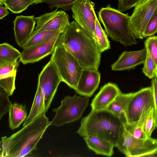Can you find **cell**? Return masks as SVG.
Returning <instances> with one entry per match:
<instances>
[{"label":"cell","instance_id":"6da1fadb","mask_svg":"<svg viewBox=\"0 0 157 157\" xmlns=\"http://www.w3.org/2000/svg\"><path fill=\"white\" fill-rule=\"evenodd\" d=\"M58 43L63 44L83 68L98 69L101 53L94 39L75 21L69 22Z\"/></svg>","mask_w":157,"mask_h":157},{"label":"cell","instance_id":"7a4b0ae2","mask_svg":"<svg viewBox=\"0 0 157 157\" xmlns=\"http://www.w3.org/2000/svg\"><path fill=\"white\" fill-rule=\"evenodd\" d=\"M44 113L10 137L2 138V157H21L36 149V146L50 122Z\"/></svg>","mask_w":157,"mask_h":157},{"label":"cell","instance_id":"3957f363","mask_svg":"<svg viewBox=\"0 0 157 157\" xmlns=\"http://www.w3.org/2000/svg\"><path fill=\"white\" fill-rule=\"evenodd\" d=\"M124 123L106 109H92L82 120L77 132L82 136L98 137L116 147L122 133Z\"/></svg>","mask_w":157,"mask_h":157},{"label":"cell","instance_id":"277c9868","mask_svg":"<svg viewBox=\"0 0 157 157\" xmlns=\"http://www.w3.org/2000/svg\"><path fill=\"white\" fill-rule=\"evenodd\" d=\"M108 36L124 46L136 44L130 22L128 13H124L112 7L110 4L101 9L98 13Z\"/></svg>","mask_w":157,"mask_h":157},{"label":"cell","instance_id":"5b68a950","mask_svg":"<svg viewBox=\"0 0 157 157\" xmlns=\"http://www.w3.org/2000/svg\"><path fill=\"white\" fill-rule=\"evenodd\" d=\"M50 59L54 63L62 81L75 90L83 69L78 60L63 44L59 43Z\"/></svg>","mask_w":157,"mask_h":157},{"label":"cell","instance_id":"8992f818","mask_svg":"<svg viewBox=\"0 0 157 157\" xmlns=\"http://www.w3.org/2000/svg\"><path fill=\"white\" fill-rule=\"evenodd\" d=\"M89 97H82L75 94L73 96H65L61 101V105L53 109L55 116L50 125L59 127L80 119L87 106Z\"/></svg>","mask_w":157,"mask_h":157},{"label":"cell","instance_id":"52a82bcc","mask_svg":"<svg viewBox=\"0 0 157 157\" xmlns=\"http://www.w3.org/2000/svg\"><path fill=\"white\" fill-rule=\"evenodd\" d=\"M116 147L127 157H148L157 149V139L151 137L145 139L136 138L124 126Z\"/></svg>","mask_w":157,"mask_h":157},{"label":"cell","instance_id":"ba28073f","mask_svg":"<svg viewBox=\"0 0 157 157\" xmlns=\"http://www.w3.org/2000/svg\"><path fill=\"white\" fill-rule=\"evenodd\" d=\"M153 107L154 103L151 86L134 92L125 113V123L129 124L137 123L142 115Z\"/></svg>","mask_w":157,"mask_h":157},{"label":"cell","instance_id":"9c48e42d","mask_svg":"<svg viewBox=\"0 0 157 157\" xmlns=\"http://www.w3.org/2000/svg\"><path fill=\"white\" fill-rule=\"evenodd\" d=\"M62 82L57 69L51 59L38 75L37 86L44 96L46 112L49 108L60 83Z\"/></svg>","mask_w":157,"mask_h":157},{"label":"cell","instance_id":"30bf717a","mask_svg":"<svg viewBox=\"0 0 157 157\" xmlns=\"http://www.w3.org/2000/svg\"><path fill=\"white\" fill-rule=\"evenodd\" d=\"M157 12V0H144L135 7L130 16V22L136 38H143V33L148 23Z\"/></svg>","mask_w":157,"mask_h":157},{"label":"cell","instance_id":"8fae6325","mask_svg":"<svg viewBox=\"0 0 157 157\" xmlns=\"http://www.w3.org/2000/svg\"><path fill=\"white\" fill-rule=\"evenodd\" d=\"M94 6L90 0H78L73 4L71 10L75 21L95 40L97 15Z\"/></svg>","mask_w":157,"mask_h":157},{"label":"cell","instance_id":"7c38bea8","mask_svg":"<svg viewBox=\"0 0 157 157\" xmlns=\"http://www.w3.org/2000/svg\"><path fill=\"white\" fill-rule=\"evenodd\" d=\"M55 10L35 17L34 30L58 31L63 33L69 22V16L65 10Z\"/></svg>","mask_w":157,"mask_h":157},{"label":"cell","instance_id":"4fadbf2b","mask_svg":"<svg viewBox=\"0 0 157 157\" xmlns=\"http://www.w3.org/2000/svg\"><path fill=\"white\" fill-rule=\"evenodd\" d=\"M60 34L44 43L24 49L19 58L23 64L37 62L50 54H52L58 43Z\"/></svg>","mask_w":157,"mask_h":157},{"label":"cell","instance_id":"5bb4252c","mask_svg":"<svg viewBox=\"0 0 157 157\" xmlns=\"http://www.w3.org/2000/svg\"><path fill=\"white\" fill-rule=\"evenodd\" d=\"M14 38L18 45L22 48L34 30V16H17L13 21Z\"/></svg>","mask_w":157,"mask_h":157},{"label":"cell","instance_id":"9a60e30c","mask_svg":"<svg viewBox=\"0 0 157 157\" xmlns=\"http://www.w3.org/2000/svg\"><path fill=\"white\" fill-rule=\"evenodd\" d=\"M100 76L98 69L83 68L76 92L84 96L91 97L98 87Z\"/></svg>","mask_w":157,"mask_h":157},{"label":"cell","instance_id":"2e32d148","mask_svg":"<svg viewBox=\"0 0 157 157\" xmlns=\"http://www.w3.org/2000/svg\"><path fill=\"white\" fill-rule=\"evenodd\" d=\"M147 55V49L144 48L137 51H124L117 60L111 65L113 71H122L134 68L144 63Z\"/></svg>","mask_w":157,"mask_h":157},{"label":"cell","instance_id":"e0dca14e","mask_svg":"<svg viewBox=\"0 0 157 157\" xmlns=\"http://www.w3.org/2000/svg\"><path fill=\"white\" fill-rule=\"evenodd\" d=\"M121 93L118 85L109 82L102 87L90 104L92 110L105 109Z\"/></svg>","mask_w":157,"mask_h":157},{"label":"cell","instance_id":"ac0fdd59","mask_svg":"<svg viewBox=\"0 0 157 157\" xmlns=\"http://www.w3.org/2000/svg\"><path fill=\"white\" fill-rule=\"evenodd\" d=\"M19 62H0V87L9 96L15 90V81Z\"/></svg>","mask_w":157,"mask_h":157},{"label":"cell","instance_id":"d6986e66","mask_svg":"<svg viewBox=\"0 0 157 157\" xmlns=\"http://www.w3.org/2000/svg\"><path fill=\"white\" fill-rule=\"evenodd\" d=\"M134 92L121 93L105 109L111 112L125 122V114Z\"/></svg>","mask_w":157,"mask_h":157},{"label":"cell","instance_id":"ffe728a7","mask_svg":"<svg viewBox=\"0 0 157 157\" xmlns=\"http://www.w3.org/2000/svg\"><path fill=\"white\" fill-rule=\"evenodd\" d=\"M83 138L89 148L96 154L108 156L113 154L114 146L111 143L95 136H88Z\"/></svg>","mask_w":157,"mask_h":157},{"label":"cell","instance_id":"44dd1931","mask_svg":"<svg viewBox=\"0 0 157 157\" xmlns=\"http://www.w3.org/2000/svg\"><path fill=\"white\" fill-rule=\"evenodd\" d=\"M46 112L44 95L41 88L37 86L30 112L23 126L27 125L39 116Z\"/></svg>","mask_w":157,"mask_h":157},{"label":"cell","instance_id":"7402d4cb","mask_svg":"<svg viewBox=\"0 0 157 157\" xmlns=\"http://www.w3.org/2000/svg\"><path fill=\"white\" fill-rule=\"evenodd\" d=\"M9 113V127L12 130L18 128L27 117L25 106L17 103L11 104Z\"/></svg>","mask_w":157,"mask_h":157},{"label":"cell","instance_id":"603a6c76","mask_svg":"<svg viewBox=\"0 0 157 157\" xmlns=\"http://www.w3.org/2000/svg\"><path fill=\"white\" fill-rule=\"evenodd\" d=\"M61 33L58 31H40L34 30L22 48L23 49H25L44 43Z\"/></svg>","mask_w":157,"mask_h":157},{"label":"cell","instance_id":"cb8c5ba5","mask_svg":"<svg viewBox=\"0 0 157 157\" xmlns=\"http://www.w3.org/2000/svg\"><path fill=\"white\" fill-rule=\"evenodd\" d=\"M150 109L142 115L137 123L132 124H128L125 122L124 123V126L125 129L134 137L143 139H147L149 137L145 132L144 127L146 118Z\"/></svg>","mask_w":157,"mask_h":157},{"label":"cell","instance_id":"d4e9b609","mask_svg":"<svg viewBox=\"0 0 157 157\" xmlns=\"http://www.w3.org/2000/svg\"><path fill=\"white\" fill-rule=\"evenodd\" d=\"M21 55V53L8 43L0 44V62H16Z\"/></svg>","mask_w":157,"mask_h":157},{"label":"cell","instance_id":"484cf974","mask_svg":"<svg viewBox=\"0 0 157 157\" xmlns=\"http://www.w3.org/2000/svg\"><path fill=\"white\" fill-rule=\"evenodd\" d=\"M95 40L101 53L110 48L108 36L101 27L97 16L96 17Z\"/></svg>","mask_w":157,"mask_h":157},{"label":"cell","instance_id":"4316f807","mask_svg":"<svg viewBox=\"0 0 157 157\" xmlns=\"http://www.w3.org/2000/svg\"><path fill=\"white\" fill-rule=\"evenodd\" d=\"M35 0H5V6L13 13H19L26 10Z\"/></svg>","mask_w":157,"mask_h":157},{"label":"cell","instance_id":"83f0119b","mask_svg":"<svg viewBox=\"0 0 157 157\" xmlns=\"http://www.w3.org/2000/svg\"><path fill=\"white\" fill-rule=\"evenodd\" d=\"M143 63L142 71L145 75L151 79L155 77L157 65L147 50L146 59Z\"/></svg>","mask_w":157,"mask_h":157},{"label":"cell","instance_id":"f1b7e54d","mask_svg":"<svg viewBox=\"0 0 157 157\" xmlns=\"http://www.w3.org/2000/svg\"><path fill=\"white\" fill-rule=\"evenodd\" d=\"M157 120V115L155 107H153L150 109L144 124V131L149 137H151L153 131L156 127Z\"/></svg>","mask_w":157,"mask_h":157},{"label":"cell","instance_id":"f546056e","mask_svg":"<svg viewBox=\"0 0 157 157\" xmlns=\"http://www.w3.org/2000/svg\"><path fill=\"white\" fill-rule=\"evenodd\" d=\"M78 0H42L40 3H44L48 5L52 10L55 7L61 8L64 10H70L73 4Z\"/></svg>","mask_w":157,"mask_h":157},{"label":"cell","instance_id":"4dcf8cb0","mask_svg":"<svg viewBox=\"0 0 157 157\" xmlns=\"http://www.w3.org/2000/svg\"><path fill=\"white\" fill-rule=\"evenodd\" d=\"M0 118L9 112L11 105L9 94L0 87Z\"/></svg>","mask_w":157,"mask_h":157},{"label":"cell","instance_id":"1f68e13d","mask_svg":"<svg viewBox=\"0 0 157 157\" xmlns=\"http://www.w3.org/2000/svg\"><path fill=\"white\" fill-rule=\"evenodd\" d=\"M144 45L157 65V36L148 37L144 42Z\"/></svg>","mask_w":157,"mask_h":157},{"label":"cell","instance_id":"d6a6232c","mask_svg":"<svg viewBox=\"0 0 157 157\" xmlns=\"http://www.w3.org/2000/svg\"><path fill=\"white\" fill-rule=\"evenodd\" d=\"M157 33V12L148 23L144 31L143 38L154 36Z\"/></svg>","mask_w":157,"mask_h":157},{"label":"cell","instance_id":"836d02e7","mask_svg":"<svg viewBox=\"0 0 157 157\" xmlns=\"http://www.w3.org/2000/svg\"><path fill=\"white\" fill-rule=\"evenodd\" d=\"M144 0H118L117 10L121 12L128 10Z\"/></svg>","mask_w":157,"mask_h":157},{"label":"cell","instance_id":"e575fe53","mask_svg":"<svg viewBox=\"0 0 157 157\" xmlns=\"http://www.w3.org/2000/svg\"><path fill=\"white\" fill-rule=\"evenodd\" d=\"M152 87L154 103L155 109L157 115V78L155 77L151 81Z\"/></svg>","mask_w":157,"mask_h":157},{"label":"cell","instance_id":"d590c367","mask_svg":"<svg viewBox=\"0 0 157 157\" xmlns=\"http://www.w3.org/2000/svg\"><path fill=\"white\" fill-rule=\"evenodd\" d=\"M8 9L5 6L4 7L0 5V19L1 20L2 19L10 13Z\"/></svg>","mask_w":157,"mask_h":157},{"label":"cell","instance_id":"8d00e7d4","mask_svg":"<svg viewBox=\"0 0 157 157\" xmlns=\"http://www.w3.org/2000/svg\"><path fill=\"white\" fill-rule=\"evenodd\" d=\"M148 157H157V149L154 152L150 155Z\"/></svg>","mask_w":157,"mask_h":157},{"label":"cell","instance_id":"74e56055","mask_svg":"<svg viewBox=\"0 0 157 157\" xmlns=\"http://www.w3.org/2000/svg\"><path fill=\"white\" fill-rule=\"evenodd\" d=\"M42 0H35V2L33 4H36L40 3Z\"/></svg>","mask_w":157,"mask_h":157},{"label":"cell","instance_id":"f35d334b","mask_svg":"<svg viewBox=\"0 0 157 157\" xmlns=\"http://www.w3.org/2000/svg\"><path fill=\"white\" fill-rule=\"evenodd\" d=\"M5 0H0V5L2 6L4 4Z\"/></svg>","mask_w":157,"mask_h":157},{"label":"cell","instance_id":"ab89813d","mask_svg":"<svg viewBox=\"0 0 157 157\" xmlns=\"http://www.w3.org/2000/svg\"><path fill=\"white\" fill-rule=\"evenodd\" d=\"M155 77L157 78V69L156 73V76Z\"/></svg>","mask_w":157,"mask_h":157},{"label":"cell","instance_id":"60d3db41","mask_svg":"<svg viewBox=\"0 0 157 157\" xmlns=\"http://www.w3.org/2000/svg\"><path fill=\"white\" fill-rule=\"evenodd\" d=\"M156 127H157V122H156Z\"/></svg>","mask_w":157,"mask_h":157}]
</instances>
